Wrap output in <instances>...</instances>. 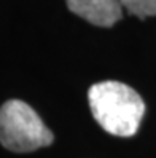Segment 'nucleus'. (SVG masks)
Instances as JSON below:
<instances>
[{
	"instance_id": "f257e3e1",
	"label": "nucleus",
	"mask_w": 156,
	"mask_h": 158,
	"mask_svg": "<svg viewBox=\"0 0 156 158\" xmlns=\"http://www.w3.org/2000/svg\"><path fill=\"white\" fill-rule=\"evenodd\" d=\"M89 107L96 122L107 133L131 137L137 133L145 114V102L121 81H100L89 88Z\"/></svg>"
},
{
	"instance_id": "f03ea898",
	"label": "nucleus",
	"mask_w": 156,
	"mask_h": 158,
	"mask_svg": "<svg viewBox=\"0 0 156 158\" xmlns=\"http://www.w3.org/2000/svg\"><path fill=\"white\" fill-rule=\"evenodd\" d=\"M0 142L11 152L26 153L50 145L53 133L29 104L11 99L0 107Z\"/></svg>"
},
{
	"instance_id": "7ed1b4c3",
	"label": "nucleus",
	"mask_w": 156,
	"mask_h": 158,
	"mask_svg": "<svg viewBox=\"0 0 156 158\" xmlns=\"http://www.w3.org/2000/svg\"><path fill=\"white\" fill-rule=\"evenodd\" d=\"M66 2L72 13L100 27L113 26L123 16L120 0H66Z\"/></svg>"
},
{
	"instance_id": "20e7f679",
	"label": "nucleus",
	"mask_w": 156,
	"mask_h": 158,
	"mask_svg": "<svg viewBox=\"0 0 156 158\" xmlns=\"http://www.w3.org/2000/svg\"><path fill=\"white\" fill-rule=\"evenodd\" d=\"M120 3L137 18L156 16V0H120Z\"/></svg>"
}]
</instances>
